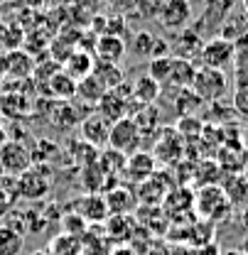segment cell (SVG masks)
<instances>
[{"label": "cell", "instance_id": "6da1fadb", "mask_svg": "<svg viewBox=\"0 0 248 255\" xmlns=\"http://www.w3.org/2000/svg\"><path fill=\"white\" fill-rule=\"evenodd\" d=\"M194 211L202 221L219 223L224 219H229L234 206L229 204L224 189L219 184H212V187H199V191L194 194Z\"/></svg>", "mask_w": 248, "mask_h": 255}, {"label": "cell", "instance_id": "7a4b0ae2", "mask_svg": "<svg viewBox=\"0 0 248 255\" xmlns=\"http://www.w3.org/2000/svg\"><path fill=\"white\" fill-rule=\"evenodd\" d=\"M189 89L199 96L204 103H221L224 96L229 94L231 84H229L226 71L207 69V66H197V74H194V81H192Z\"/></svg>", "mask_w": 248, "mask_h": 255}, {"label": "cell", "instance_id": "3957f363", "mask_svg": "<svg viewBox=\"0 0 248 255\" xmlns=\"http://www.w3.org/2000/svg\"><path fill=\"white\" fill-rule=\"evenodd\" d=\"M185 137L175 130L172 126H162L155 135V145H153V157L160 164H177L185 159Z\"/></svg>", "mask_w": 248, "mask_h": 255}, {"label": "cell", "instance_id": "277c9868", "mask_svg": "<svg viewBox=\"0 0 248 255\" xmlns=\"http://www.w3.org/2000/svg\"><path fill=\"white\" fill-rule=\"evenodd\" d=\"M236 57V44L226 37H212V39H204L202 44V52H199V66H207V69H219V71H226V66L234 64Z\"/></svg>", "mask_w": 248, "mask_h": 255}, {"label": "cell", "instance_id": "5b68a950", "mask_svg": "<svg viewBox=\"0 0 248 255\" xmlns=\"http://www.w3.org/2000/svg\"><path fill=\"white\" fill-rule=\"evenodd\" d=\"M143 145V135L138 126L133 123V118H121L116 123H111V132H108V147L121 152V155H133L138 152Z\"/></svg>", "mask_w": 248, "mask_h": 255}, {"label": "cell", "instance_id": "8992f818", "mask_svg": "<svg viewBox=\"0 0 248 255\" xmlns=\"http://www.w3.org/2000/svg\"><path fill=\"white\" fill-rule=\"evenodd\" d=\"M49 189H52V179H49V172L42 167L32 164L27 172L15 177V196H20V199L37 201V199H44Z\"/></svg>", "mask_w": 248, "mask_h": 255}, {"label": "cell", "instance_id": "52a82bcc", "mask_svg": "<svg viewBox=\"0 0 248 255\" xmlns=\"http://www.w3.org/2000/svg\"><path fill=\"white\" fill-rule=\"evenodd\" d=\"M32 167V152L20 140H5L0 145V169L7 177H20Z\"/></svg>", "mask_w": 248, "mask_h": 255}, {"label": "cell", "instance_id": "ba28073f", "mask_svg": "<svg viewBox=\"0 0 248 255\" xmlns=\"http://www.w3.org/2000/svg\"><path fill=\"white\" fill-rule=\"evenodd\" d=\"M192 17H194V10H192L189 0H165V5L157 15V25L165 32L175 34V32L192 27Z\"/></svg>", "mask_w": 248, "mask_h": 255}, {"label": "cell", "instance_id": "9c48e42d", "mask_svg": "<svg viewBox=\"0 0 248 255\" xmlns=\"http://www.w3.org/2000/svg\"><path fill=\"white\" fill-rule=\"evenodd\" d=\"M79 128H81V140H84V142L93 145L96 150L108 147L111 123H108L103 116H98L96 111H91V113H86V116H84V121H81V126Z\"/></svg>", "mask_w": 248, "mask_h": 255}, {"label": "cell", "instance_id": "30bf717a", "mask_svg": "<svg viewBox=\"0 0 248 255\" xmlns=\"http://www.w3.org/2000/svg\"><path fill=\"white\" fill-rule=\"evenodd\" d=\"M74 214H79L84 223H101L111 216L103 194H91V191L74 201Z\"/></svg>", "mask_w": 248, "mask_h": 255}, {"label": "cell", "instance_id": "8fae6325", "mask_svg": "<svg viewBox=\"0 0 248 255\" xmlns=\"http://www.w3.org/2000/svg\"><path fill=\"white\" fill-rule=\"evenodd\" d=\"M155 172H157V162L148 150H138V152L128 155V159H125L123 174L133 182V184H140V182L150 179Z\"/></svg>", "mask_w": 248, "mask_h": 255}, {"label": "cell", "instance_id": "7c38bea8", "mask_svg": "<svg viewBox=\"0 0 248 255\" xmlns=\"http://www.w3.org/2000/svg\"><path fill=\"white\" fill-rule=\"evenodd\" d=\"M103 199H106V206H108V214L111 216H128L130 211L138 209V196L128 187H121V184L106 189Z\"/></svg>", "mask_w": 248, "mask_h": 255}, {"label": "cell", "instance_id": "4fadbf2b", "mask_svg": "<svg viewBox=\"0 0 248 255\" xmlns=\"http://www.w3.org/2000/svg\"><path fill=\"white\" fill-rule=\"evenodd\" d=\"M202 44H204V37L194 27H187L182 32H175V42L170 44L172 47V57H180V59H197L199 52H202Z\"/></svg>", "mask_w": 248, "mask_h": 255}, {"label": "cell", "instance_id": "5bb4252c", "mask_svg": "<svg viewBox=\"0 0 248 255\" xmlns=\"http://www.w3.org/2000/svg\"><path fill=\"white\" fill-rule=\"evenodd\" d=\"M103 94H106V89L101 86V81H98L96 76H86V79H81V81L76 84L74 103H76L79 108L84 106V111L91 113V111H96V106H98V101H101Z\"/></svg>", "mask_w": 248, "mask_h": 255}, {"label": "cell", "instance_id": "9a60e30c", "mask_svg": "<svg viewBox=\"0 0 248 255\" xmlns=\"http://www.w3.org/2000/svg\"><path fill=\"white\" fill-rule=\"evenodd\" d=\"M167 191H170V187L160 179V172H155L150 179H145V182H140L138 184V204L140 206H160L162 201H165V196H167Z\"/></svg>", "mask_w": 248, "mask_h": 255}, {"label": "cell", "instance_id": "2e32d148", "mask_svg": "<svg viewBox=\"0 0 248 255\" xmlns=\"http://www.w3.org/2000/svg\"><path fill=\"white\" fill-rule=\"evenodd\" d=\"M93 62H96V59H93V54L89 49H74V52L64 59V74L71 76V79L79 84L81 79L91 76Z\"/></svg>", "mask_w": 248, "mask_h": 255}, {"label": "cell", "instance_id": "e0dca14e", "mask_svg": "<svg viewBox=\"0 0 248 255\" xmlns=\"http://www.w3.org/2000/svg\"><path fill=\"white\" fill-rule=\"evenodd\" d=\"M194 74H197V64L189 62V59H180V57H172V66H170V76H167V84L165 89H189L192 81H194Z\"/></svg>", "mask_w": 248, "mask_h": 255}, {"label": "cell", "instance_id": "ac0fdd59", "mask_svg": "<svg viewBox=\"0 0 248 255\" xmlns=\"http://www.w3.org/2000/svg\"><path fill=\"white\" fill-rule=\"evenodd\" d=\"M160 96H162V86L157 84L155 79H150L148 74L138 76V79L130 84V98H133L138 106H155Z\"/></svg>", "mask_w": 248, "mask_h": 255}, {"label": "cell", "instance_id": "d6986e66", "mask_svg": "<svg viewBox=\"0 0 248 255\" xmlns=\"http://www.w3.org/2000/svg\"><path fill=\"white\" fill-rule=\"evenodd\" d=\"M96 59L98 62H111V64H121L125 57V39L121 37H111V34H103L96 39Z\"/></svg>", "mask_w": 248, "mask_h": 255}, {"label": "cell", "instance_id": "ffe728a7", "mask_svg": "<svg viewBox=\"0 0 248 255\" xmlns=\"http://www.w3.org/2000/svg\"><path fill=\"white\" fill-rule=\"evenodd\" d=\"M130 118L138 126L143 137H153V135H157V130L162 128V121H160L162 116H160V108L157 106H138V111Z\"/></svg>", "mask_w": 248, "mask_h": 255}, {"label": "cell", "instance_id": "44dd1931", "mask_svg": "<svg viewBox=\"0 0 248 255\" xmlns=\"http://www.w3.org/2000/svg\"><path fill=\"white\" fill-rule=\"evenodd\" d=\"M155 34L148 30H138L130 34V39L125 42V52L133 54L135 59H153V49H155Z\"/></svg>", "mask_w": 248, "mask_h": 255}, {"label": "cell", "instance_id": "7402d4cb", "mask_svg": "<svg viewBox=\"0 0 248 255\" xmlns=\"http://www.w3.org/2000/svg\"><path fill=\"white\" fill-rule=\"evenodd\" d=\"M91 76H96L101 81V86L106 91H113L118 86H123V69L121 64H111V62H93V71Z\"/></svg>", "mask_w": 248, "mask_h": 255}, {"label": "cell", "instance_id": "603a6c76", "mask_svg": "<svg viewBox=\"0 0 248 255\" xmlns=\"http://www.w3.org/2000/svg\"><path fill=\"white\" fill-rule=\"evenodd\" d=\"M221 189H224L226 199H229V204H231L234 209L244 206V204L248 201V182L244 179V174H226Z\"/></svg>", "mask_w": 248, "mask_h": 255}, {"label": "cell", "instance_id": "cb8c5ba5", "mask_svg": "<svg viewBox=\"0 0 248 255\" xmlns=\"http://www.w3.org/2000/svg\"><path fill=\"white\" fill-rule=\"evenodd\" d=\"M202 108H204V101L194 94L192 89H177L175 91V111H177L180 118L197 116Z\"/></svg>", "mask_w": 248, "mask_h": 255}, {"label": "cell", "instance_id": "d4e9b609", "mask_svg": "<svg viewBox=\"0 0 248 255\" xmlns=\"http://www.w3.org/2000/svg\"><path fill=\"white\" fill-rule=\"evenodd\" d=\"M47 91L52 94V98H62V101H74L76 94V81L71 76H66L64 71H57L54 76L47 79Z\"/></svg>", "mask_w": 248, "mask_h": 255}, {"label": "cell", "instance_id": "484cf974", "mask_svg": "<svg viewBox=\"0 0 248 255\" xmlns=\"http://www.w3.org/2000/svg\"><path fill=\"white\" fill-rule=\"evenodd\" d=\"M25 248V236L15 231L12 226L2 223L0 226V255H22Z\"/></svg>", "mask_w": 248, "mask_h": 255}, {"label": "cell", "instance_id": "4316f807", "mask_svg": "<svg viewBox=\"0 0 248 255\" xmlns=\"http://www.w3.org/2000/svg\"><path fill=\"white\" fill-rule=\"evenodd\" d=\"M125 159H128L125 155L116 152V150H111V147H106L103 152H98L96 164H98V169H101L106 177H118V174L125 169Z\"/></svg>", "mask_w": 248, "mask_h": 255}, {"label": "cell", "instance_id": "83f0119b", "mask_svg": "<svg viewBox=\"0 0 248 255\" xmlns=\"http://www.w3.org/2000/svg\"><path fill=\"white\" fill-rule=\"evenodd\" d=\"M106 231L111 241H130L133 238V219L130 216H108L106 219Z\"/></svg>", "mask_w": 248, "mask_h": 255}, {"label": "cell", "instance_id": "f1b7e54d", "mask_svg": "<svg viewBox=\"0 0 248 255\" xmlns=\"http://www.w3.org/2000/svg\"><path fill=\"white\" fill-rule=\"evenodd\" d=\"M49 253L52 255H79L81 253V238L69 236V233H62L59 238H54V241H52Z\"/></svg>", "mask_w": 248, "mask_h": 255}, {"label": "cell", "instance_id": "f546056e", "mask_svg": "<svg viewBox=\"0 0 248 255\" xmlns=\"http://www.w3.org/2000/svg\"><path fill=\"white\" fill-rule=\"evenodd\" d=\"M234 111L248 118V76H234Z\"/></svg>", "mask_w": 248, "mask_h": 255}, {"label": "cell", "instance_id": "4dcf8cb0", "mask_svg": "<svg viewBox=\"0 0 248 255\" xmlns=\"http://www.w3.org/2000/svg\"><path fill=\"white\" fill-rule=\"evenodd\" d=\"M170 66H172V54H170V57H157V59H150V62H148V76H150V79H155L157 84L165 89L167 76H170Z\"/></svg>", "mask_w": 248, "mask_h": 255}, {"label": "cell", "instance_id": "1f68e13d", "mask_svg": "<svg viewBox=\"0 0 248 255\" xmlns=\"http://www.w3.org/2000/svg\"><path fill=\"white\" fill-rule=\"evenodd\" d=\"M162 5H165V0H135L133 15L145 20V22H157V15H160Z\"/></svg>", "mask_w": 248, "mask_h": 255}, {"label": "cell", "instance_id": "d6a6232c", "mask_svg": "<svg viewBox=\"0 0 248 255\" xmlns=\"http://www.w3.org/2000/svg\"><path fill=\"white\" fill-rule=\"evenodd\" d=\"M175 130H177L185 140H194V137H199V135H202L204 123H202L197 116H189V118H180V123L175 126Z\"/></svg>", "mask_w": 248, "mask_h": 255}, {"label": "cell", "instance_id": "836d02e7", "mask_svg": "<svg viewBox=\"0 0 248 255\" xmlns=\"http://www.w3.org/2000/svg\"><path fill=\"white\" fill-rule=\"evenodd\" d=\"M86 231V223L81 221V216L79 214H66L64 216V233H69V236H76L79 238V233H84Z\"/></svg>", "mask_w": 248, "mask_h": 255}, {"label": "cell", "instance_id": "e575fe53", "mask_svg": "<svg viewBox=\"0 0 248 255\" xmlns=\"http://www.w3.org/2000/svg\"><path fill=\"white\" fill-rule=\"evenodd\" d=\"M106 5L121 17L133 15V10H135V0H106Z\"/></svg>", "mask_w": 248, "mask_h": 255}, {"label": "cell", "instance_id": "d590c367", "mask_svg": "<svg viewBox=\"0 0 248 255\" xmlns=\"http://www.w3.org/2000/svg\"><path fill=\"white\" fill-rule=\"evenodd\" d=\"M12 199H15V194L7 189V187H2V184H0V216L10 211V206H12Z\"/></svg>", "mask_w": 248, "mask_h": 255}, {"label": "cell", "instance_id": "8d00e7d4", "mask_svg": "<svg viewBox=\"0 0 248 255\" xmlns=\"http://www.w3.org/2000/svg\"><path fill=\"white\" fill-rule=\"evenodd\" d=\"M194 255H221V251H219L217 243H207V246H199Z\"/></svg>", "mask_w": 248, "mask_h": 255}, {"label": "cell", "instance_id": "74e56055", "mask_svg": "<svg viewBox=\"0 0 248 255\" xmlns=\"http://www.w3.org/2000/svg\"><path fill=\"white\" fill-rule=\"evenodd\" d=\"M241 226L246 228V233H248V201L241 206Z\"/></svg>", "mask_w": 248, "mask_h": 255}, {"label": "cell", "instance_id": "f35d334b", "mask_svg": "<svg viewBox=\"0 0 248 255\" xmlns=\"http://www.w3.org/2000/svg\"><path fill=\"white\" fill-rule=\"evenodd\" d=\"M111 255H135V251H133V248H128V246H123V248H116Z\"/></svg>", "mask_w": 248, "mask_h": 255}, {"label": "cell", "instance_id": "ab89813d", "mask_svg": "<svg viewBox=\"0 0 248 255\" xmlns=\"http://www.w3.org/2000/svg\"><path fill=\"white\" fill-rule=\"evenodd\" d=\"M204 5H207V10H212V7H219V5H226L224 0H204Z\"/></svg>", "mask_w": 248, "mask_h": 255}, {"label": "cell", "instance_id": "60d3db41", "mask_svg": "<svg viewBox=\"0 0 248 255\" xmlns=\"http://www.w3.org/2000/svg\"><path fill=\"white\" fill-rule=\"evenodd\" d=\"M239 251H241L244 255H248V233L244 236V241H241V248H239Z\"/></svg>", "mask_w": 248, "mask_h": 255}, {"label": "cell", "instance_id": "b9f144b4", "mask_svg": "<svg viewBox=\"0 0 248 255\" xmlns=\"http://www.w3.org/2000/svg\"><path fill=\"white\" fill-rule=\"evenodd\" d=\"M5 142V128H2V121H0V145Z\"/></svg>", "mask_w": 248, "mask_h": 255}, {"label": "cell", "instance_id": "7bdbcfd3", "mask_svg": "<svg viewBox=\"0 0 248 255\" xmlns=\"http://www.w3.org/2000/svg\"><path fill=\"white\" fill-rule=\"evenodd\" d=\"M221 255H244L241 251H226V253H221Z\"/></svg>", "mask_w": 248, "mask_h": 255}, {"label": "cell", "instance_id": "ee69618b", "mask_svg": "<svg viewBox=\"0 0 248 255\" xmlns=\"http://www.w3.org/2000/svg\"><path fill=\"white\" fill-rule=\"evenodd\" d=\"M241 174H244V179L248 182V162H246V167H244V172H241Z\"/></svg>", "mask_w": 248, "mask_h": 255}, {"label": "cell", "instance_id": "f6af8a7d", "mask_svg": "<svg viewBox=\"0 0 248 255\" xmlns=\"http://www.w3.org/2000/svg\"><path fill=\"white\" fill-rule=\"evenodd\" d=\"M246 142H248V128H246Z\"/></svg>", "mask_w": 248, "mask_h": 255}, {"label": "cell", "instance_id": "bcb514c9", "mask_svg": "<svg viewBox=\"0 0 248 255\" xmlns=\"http://www.w3.org/2000/svg\"><path fill=\"white\" fill-rule=\"evenodd\" d=\"M0 2H5V0H0Z\"/></svg>", "mask_w": 248, "mask_h": 255}]
</instances>
